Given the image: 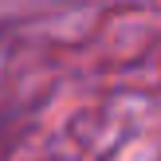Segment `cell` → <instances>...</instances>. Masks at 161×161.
Returning <instances> with one entry per match:
<instances>
[{
    "label": "cell",
    "mask_w": 161,
    "mask_h": 161,
    "mask_svg": "<svg viewBox=\"0 0 161 161\" xmlns=\"http://www.w3.org/2000/svg\"><path fill=\"white\" fill-rule=\"evenodd\" d=\"M0 134H4V114H0Z\"/></svg>",
    "instance_id": "cell-1"
}]
</instances>
